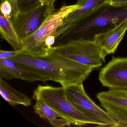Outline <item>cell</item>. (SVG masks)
<instances>
[{
	"label": "cell",
	"mask_w": 127,
	"mask_h": 127,
	"mask_svg": "<svg viewBox=\"0 0 127 127\" xmlns=\"http://www.w3.org/2000/svg\"><path fill=\"white\" fill-rule=\"evenodd\" d=\"M11 59L26 68L41 73L64 88L83 83L94 69L51 52L39 56L23 50Z\"/></svg>",
	"instance_id": "obj_1"
},
{
	"label": "cell",
	"mask_w": 127,
	"mask_h": 127,
	"mask_svg": "<svg viewBox=\"0 0 127 127\" xmlns=\"http://www.w3.org/2000/svg\"><path fill=\"white\" fill-rule=\"evenodd\" d=\"M126 19L127 6L116 7L105 3L80 21L68 34L77 37L76 39L91 36L93 40L95 35L111 29Z\"/></svg>",
	"instance_id": "obj_2"
},
{
	"label": "cell",
	"mask_w": 127,
	"mask_h": 127,
	"mask_svg": "<svg viewBox=\"0 0 127 127\" xmlns=\"http://www.w3.org/2000/svg\"><path fill=\"white\" fill-rule=\"evenodd\" d=\"M33 98L43 100L51 108L69 120L73 125H94L103 126L101 123L78 110L67 98L63 87L39 85L34 91Z\"/></svg>",
	"instance_id": "obj_3"
},
{
	"label": "cell",
	"mask_w": 127,
	"mask_h": 127,
	"mask_svg": "<svg viewBox=\"0 0 127 127\" xmlns=\"http://www.w3.org/2000/svg\"><path fill=\"white\" fill-rule=\"evenodd\" d=\"M81 6L77 4L62 6L55 9L39 29L32 34L22 40L23 51L36 55H47L49 53L45 47V41L49 36L54 35L70 14Z\"/></svg>",
	"instance_id": "obj_4"
},
{
	"label": "cell",
	"mask_w": 127,
	"mask_h": 127,
	"mask_svg": "<svg viewBox=\"0 0 127 127\" xmlns=\"http://www.w3.org/2000/svg\"><path fill=\"white\" fill-rule=\"evenodd\" d=\"M62 57L84 65L98 69L104 62L101 49L93 40L80 38L53 46L49 50Z\"/></svg>",
	"instance_id": "obj_5"
},
{
	"label": "cell",
	"mask_w": 127,
	"mask_h": 127,
	"mask_svg": "<svg viewBox=\"0 0 127 127\" xmlns=\"http://www.w3.org/2000/svg\"><path fill=\"white\" fill-rule=\"evenodd\" d=\"M64 89L68 99L82 113L101 123L103 126L116 127L117 122L93 101L85 91L83 83L72 85Z\"/></svg>",
	"instance_id": "obj_6"
},
{
	"label": "cell",
	"mask_w": 127,
	"mask_h": 127,
	"mask_svg": "<svg viewBox=\"0 0 127 127\" xmlns=\"http://www.w3.org/2000/svg\"><path fill=\"white\" fill-rule=\"evenodd\" d=\"M55 2L45 1L23 11L19 12L12 21L14 27L21 41L34 33L47 17L55 9Z\"/></svg>",
	"instance_id": "obj_7"
},
{
	"label": "cell",
	"mask_w": 127,
	"mask_h": 127,
	"mask_svg": "<svg viewBox=\"0 0 127 127\" xmlns=\"http://www.w3.org/2000/svg\"><path fill=\"white\" fill-rule=\"evenodd\" d=\"M102 106L117 122L116 127H127V93L123 90L109 89L97 94Z\"/></svg>",
	"instance_id": "obj_8"
},
{
	"label": "cell",
	"mask_w": 127,
	"mask_h": 127,
	"mask_svg": "<svg viewBox=\"0 0 127 127\" xmlns=\"http://www.w3.org/2000/svg\"><path fill=\"white\" fill-rule=\"evenodd\" d=\"M98 79L109 89L127 91V58L113 57L101 69Z\"/></svg>",
	"instance_id": "obj_9"
},
{
	"label": "cell",
	"mask_w": 127,
	"mask_h": 127,
	"mask_svg": "<svg viewBox=\"0 0 127 127\" xmlns=\"http://www.w3.org/2000/svg\"><path fill=\"white\" fill-rule=\"evenodd\" d=\"M0 76L6 79H21L28 82L46 83L50 78L41 73L26 68L11 59H0Z\"/></svg>",
	"instance_id": "obj_10"
},
{
	"label": "cell",
	"mask_w": 127,
	"mask_h": 127,
	"mask_svg": "<svg viewBox=\"0 0 127 127\" xmlns=\"http://www.w3.org/2000/svg\"><path fill=\"white\" fill-rule=\"evenodd\" d=\"M105 1V0H78L76 4L81 6V8L70 14L65 19L55 34L56 38L68 34L80 21L102 5Z\"/></svg>",
	"instance_id": "obj_11"
},
{
	"label": "cell",
	"mask_w": 127,
	"mask_h": 127,
	"mask_svg": "<svg viewBox=\"0 0 127 127\" xmlns=\"http://www.w3.org/2000/svg\"><path fill=\"white\" fill-rule=\"evenodd\" d=\"M127 30V19L114 27L94 36L93 41L101 49L105 58L107 55L114 53Z\"/></svg>",
	"instance_id": "obj_12"
},
{
	"label": "cell",
	"mask_w": 127,
	"mask_h": 127,
	"mask_svg": "<svg viewBox=\"0 0 127 127\" xmlns=\"http://www.w3.org/2000/svg\"><path fill=\"white\" fill-rule=\"evenodd\" d=\"M33 107L35 112L40 118L48 121L54 127H64L72 125L71 122L49 107L41 99L35 100Z\"/></svg>",
	"instance_id": "obj_13"
},
{
	"label": "cell",
	"mask_w": 127,
	"mask_h": 127,
	"mask_svg": "<svg viewBox=\"0 0 127 127\" xmlns=\"http://www.w3.org/2000/svg\"><path fill=\"white\" fill-rule=\"evenodd\" d=\"M0 33L2 39L6 40L16 51L23 50L22 41L14 27L12 20L0 13Z\"/></svg>",
	"instance_id": "obj_14"
},
{
	"label": "cell",
	"mask_w": 127,
	"mask_h": 127,
	"mask_svg": "<svg viewBox=\"0 0 127 127\" xmlns=\"http://www.w3.org/2000/svg\"><path fill=\"white\" fill-rule=\"evenodd\" d=\"M0 94L3 98L11 106L31 105V99L29 97L14 89L2 78H0Z\"/></svg>",
	"instance_id": "obj_15"
},
{
	"label": "cell",
	"mask_w": 127,
	"mask_h": 127,
	"mask_svg": "<svg viewBox=\"0 0 127 127\" xmlns=\"http://www.w3.org/2000/svg\"><path fill=\"white\" fill-rule=\"evenodd\" d=\"M19 12L28 10L40 3L39 0H18Z\"/></svg>",
	"instance_id": "obj_16"
},
{
	"label": "cell",
	"mask_w": 127,
	"mask_h": 127,
	"mask_svg": "<svg viewBox=\"0 0 127 127\" xmlns=\"http://www.w3.org/2000/svg\"><path fill=\"white\" fill-rule=\"evenodd\" d=\"M0 12L8 20L12 21V8L11 3L7 0L1 3Z\"/></svg>",
	"instance_id": "obj_17"
},
{
	"label": "cell",
	"mask_w": 127,
	"mask_h": 127,
	"mask_svg": "<svg viewBox=\"0 0 127 127\" xmlns=\"http://www.w3.org/2000/svg\"><path fill=\"white\" fill-rule=\"evenodd\" d=\"M21 51H4L0 50V59H11L18 55Z\"/></svg>",
	"instance_id": "obj_18"
},
{
	"label": "cell",
	"mask_w": 127,
	"mask_h": 127,
	"mask_svg": "<svg viewBox=\"0 0 127 127\" xmlns=\"http://www.w3.org/2000/svg\"><path fill=\"white\" fill-rule=\"evenodd\" d=\"M105 3L116 7L127 6V0H105Z\"/></svg>",
	"instance_id": "obj_19"
},
{
	"label": "cell",
	"mask_w": 127,
	"mask_h": 127,
	"mask_svg": "<svg viewBox=\"0 0 127 127\" xmlns=\"http://www.w3.org/2000/svg\"><path fill=\"white\" fill-rule=\"evenodd\" d=\"M11 3L12 8V21L15 20L19 13L18 0H7Z\"/></svg>",
	"instance_id": "obj_20"
},
{
	"label": "cell",
	"mask_w": 127,
	"mask_h": 127,
	"mask_svg": "<svg viewBox=\"0 0 127 127\" xmlns=\"http://www.w3.org/2000/svg\"><path fill=\"white\" fill-rule=\"evenodd\" d=\"M44 1H50V2H55L57 0H44Z\"/></svg>",
	"instance_id": "obj_21"
},
{
	"label": "cell",
	"mask_w": 127,
	"mask_h": 127,
	"mask_svg": "<svg viewBox=\"0 0 127 127\" xmlns=\"http://www.w3.org/2000/svg\"><path fill=\"white\" fill-rule=\"evenodd\" d=\"M39 2L42 4H43L45 2L44 0H39Z\"/></svg>",
	"instance_id": "obj_22"
},
{
	"label": "cell",
	"mask_w": 127,
	"mask_h": 127,
	"mask_svg": "<svg viewBox=\"0 0 127 127\" xmlns=\"http://www.w3.org/2000/svg\"><path fill=\"white\" fill-rule=\"evenodd\" d=\"M5 0H1V3L2 2H4Z\"/></svg>",
	"instance_id": "obj_23"
},
{
	"label": "cell",
	"mask_w": 127,
	"mask_h": 127,
	"mask_svg": "<svg viewBox=\"0 0 127 127\" xmlns=\"http://www.w3.org/2000/svg\"><path fill=\"white\" fill-rule=\"evenodd\" d=\"M126 92V93H127V90H124Z\"/></svg>",
	"instance_id": "obj_24"
}]
</instances>
